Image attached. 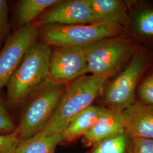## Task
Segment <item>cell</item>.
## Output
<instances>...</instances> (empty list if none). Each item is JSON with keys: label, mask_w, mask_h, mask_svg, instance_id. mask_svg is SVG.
I'll return each instance as SVG.
<instances>
[{"label": "cell", "mask_w": 153, "mask_h": 153, "mask_svg": "<svg viewBox=\"0 0 153 153\" xmlns=\"http://www.w3.org/2000/svg\"><path fill=\"white\" fill-rule=\"evenodd\" d=\"M51 46L37 39L28 48L8 82L6 104L16 108L48 79Z\"/></svg>", "instance_id": "obj_1"}, {"label": "cell", "mask_w": 153, "mask_h": 153, "mask_svg": "<svg viewBox=\"0 0 153 153\" xmlns=\"http://www.w3.org/2000/svg\"><path fill=\"white\" fill-rule=\"evenodd\" d=\"M108 78L85 75L66 85L53 115L40 133L61 134L74 116L92 105Z\"/></svg>", "instance_id": "obj_2"}, {"label": "cell", "mask_w": 153, "mask_h": 153, "mask_svg": "<svg viewBox=\"0 0 153 153\" xmlns=\"http://www.w3.org/2000/svg\"><path fill=\"white\" fill-rule=\"evenodd\" d=\"M124 19L86 25H52L39 29V40L49 45L83 47L102 39L116 36L122 30Z\"/></svg>", "instance_id": "obj_3"}, {"label": "cell", "mask_w": 153, "mask_h": 153, "mask_svg": "<svg viewBox=\"0 0 153 153\" xmlns=\"http://www.w3.org/2000/svg\"><path fill=\"white\" fill-rule=\"evenodd\" d=\"M65 86L47 79L30 95L17 126L20 141L43 130L53 115Z\"/></svg>", "instance_id": "obj_4"}, {"label": "cell", "mask_w": 153, "mask_h": 153, "mask_svg": "<svg viewBox=\"0 0 153 153\" xmlns=\"http://www.w3.org/2000/svg\"><path fill=\"white\" fill-rule=\"evenodd\" d=\"M129 45L126 39L116 36L102 39L82 47L87 62L88 73L109 78L126 59Z\"/></svg>", "instance_id": "obj_5"}, {"label": "cell", "mask_w": 153, "mask_h": 153, "mask_svg": "<svg viewBox=\"0 0 153 153\" xmlns=\"http://www.w3.org/2000/svg\"><path fill=\"white\" fill-rule=\"evenodd\" d=\"M145 67L142 55L137 53L104 93L109 109L123 112L135 102V90Z\"/></svg>", "instance_id": "obj_6"}, {"label": "cell", "mask_w": 153, "mask_h": 153, "mask_svg": "<svg viewBox=\"0 0 153 153\" xmlns=\"http://www.w3.org/2000/svg\"><path fill=\"white\" fill-rule=\"evenodd\" d=\"M39 30L33 23L10 34L0 51V91L7 86L30 45L38 38Z\"/></svg>", "instance_id": "obj_7"}, {"label": "cell", "mask_w": 153, "mask_h": 153, "mask_svg": "<svg viewBox=\"0 0 153 153\" xmlns=\"http://www.w3.org/2000/svg\"><path fill=\"white\" fill-rule=\"evenodd\" d=\"M87 73V62L82 47H58L52 52L49 81L66 85Z\"/></svg>", "instance_id": "obj_8"}, {"label": "cell", "mask_w": 153, "mask_h": 153, "mask_svg": "<svg viewBox=\"0 0 153 153\" xmlns=\"http://www.w3.org/2000/svg\"><path fill=\"white\" fill-rule=\"evenodd\" d=\"M94 23V17L87 0H60L33 23L38 29L52 25H76Z\"/></svg>", "instance_id": "obj_9"}, {"label": "cell", "mask_w": 153, "mask_h": 153, "mask_svg": "<svg viewBox=\"0 0 153 153\" xmlns=\"http://www.w3.org/2000/svg\"><path fill=\"white\" fill-rule=\"evenodd\" d=\"M121 114L125 129L133 138H153V107L135 102Z\"/></svg>", "instance_id": "obj_10"}, {"label": "cell", "mask_w": 153, "mask_h": 153, "mask_svg": "<svg viewBox=\"0 0 153 153\" xmlns=\"http://www.w3.org/2000/svg\"><path fill=\"white\" fill-rule=\"evenodd\" d=\"M124 129L121 112L106 108L93 128L82 137V144L85 147H92L96 143Z\"/></svg>", "instance_id": "obj_11"}, {"label": "cell", "mask_w": 153, "mask_h": 153, "mask_svg": "<svg viewBox=\"0 0 153 153\" xmlns=\"http://www.w3.org/2000/svg\"><path fill=\"white\" fill-rule=\"evenodd\" d=\"M105 108L91 105L74 116L61 133L62 142L69 143L85 136L98 120Z\"/></svg>", "instance_id": "obj_12"}, {"label": "cell", "mask_w": 153, "mask_h": 153, "mask_svg": "<svg viewBox=\"0 0 153 153\" xmlns=\"http://www.w3.org/2000/svg\"><path fill=\"white\" fill-rule=\"evenodd\" d=\"M60 0H21L16 4L15 22L17 29L33 23Z\"/></svg>", "instance_id": "obj_13"}, {"label": "cell", "mask_w": 153, "mask_h": 153, "mask_svg": "<svg viewBox=\"0 0 153 153\" xmlns=\"http://www.w3.org/2000/svg\"><path fill=\"white\" fill-rule=\"evenodd\" d=\"M62 142L61 134H44L39 132L29 139L19 141L14 153H55Z\"/></svg>", "instance_id": "obj_14"}, {"label": "cell", "mask_w": 153, "mask_h": 153, "mask_svg": "<svg viewBox=\"0 0 153 153\" xmlns=\"http://www.w3.org/2000/svg\"><path fill=\"white\" fill-rule=\"evenodd\" d=\"M133 140L124 129L96 143L90 153H131Z\"/></svg>", "instance_id": "obj_15"}, {"label": "cell", "mask_w": 153, "mask_h": 153, "mask_svg": "<svg viewBox=\"0 0 153 153\" xmlns=\"http://www.w3.org/2000/svg\"><path fill=\"white\" fill-rule=\"evenodd\" d=\"M87 2L93 12L94 23L125 19V6L119 1L87 0Z\"/></svg>", "instance_id": "obj_16"}, {"label": "cell", "mask_w": 153, "mask_h": 153, "mask_svg": "<svg viewBox=\"0 0 153 153\" xmlns=\"http://www.w3.org/2000/svg\"><path fill=\"white\" fill-rule=\"evenodd\" d=\"M10 35L9 7L6 0H0V51Z\"/></svg>", "instance_id": "obj_17"}, {"label": "cell", "mask_w": 153, "mask_h": 153, "mask_svg": "<svg viewBox=\"0 0 153 153\" xmlns=\"http://www.w3.org/2000/svg\"><path fill=\"white\" fill-rule=\"evenodd\" d=\"M136 28L143 35L153 36V10L142 12L137 17Z\"/></svg>", "instance_id": "obj_18"}, {"label": "cell", "mask_w": 153, "mask_h": 153, "mask_svg": "<svg viewBox=\"0 0 153 153\" xmlns=\"http://www.w3.org/2000/svg\"><path fill=\"white\" fill-rule=\"evenodd\" d=\"M19 142L18 132L0 134V153H14Z\"/></svg>", "instance_id": "obj_19"}, {"label": "cell", "mask_w": 153, "mask_h": 153, "mask_svg": "<svg viewBox=\"0 0 153 153\" xmlns=\"http://www.w3.org/2000/svg\"><path fill=\"white\" fill-rule=\"evenodd\" d=\"M17 129L7 110L5 104L0 99V133L4 134L11 133Z\"/></svg>", "instance_id": "obj_20"}, {"label": "cell", "mask_w": 153, "mask_h": 153, "mask_svg": "<svg viewBox=\"0 0 153 153\" xmlns=\"http://www.w3.org/2000/svg\"><path fill=\"white\" fill-rule=\"evenodd\" d=\"M138 95L142 103L153 107V74L148 76L140 85Z\"/></svg>", "instance_id": "obj_21"}, {"label": "cell", "mask_w": 153, "mask_h": 153, "mask_svg": "<svg viewBox=\"0 0 153 153\" xmlns=\"http://www.w3.org/2000/svg\"><path fill=\"white\" fill-rule=\"evenodd\" d=\"M131 153H153V138H133Z\"/></svg>", "instance_id": "obj_22"}]
</instances>
